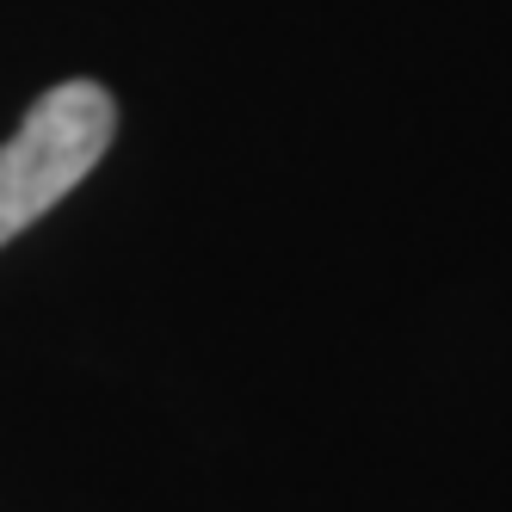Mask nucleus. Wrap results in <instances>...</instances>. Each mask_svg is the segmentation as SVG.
<instances>
[{
    "instance_id": "obj_1",
    "label": "nucleus",
    "mask_w": 512,
    "mask_h": 512,
    "mask_svg": "<svg viewBox=\"0 0 512 512\" xmlns=\"http://www.w3.org/2000/svg\"><path fill=\"white\" fill-rule=\"evenodd\" d=\"M118 105L99 81H56L31 99L19 130L0 142V247L56 210L105 161Z\"/></svg>"
}]
</instances>
